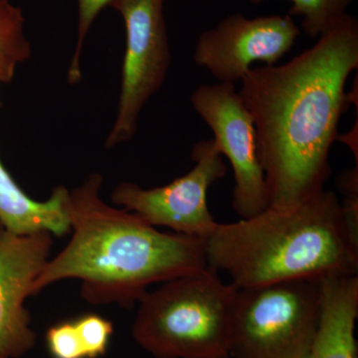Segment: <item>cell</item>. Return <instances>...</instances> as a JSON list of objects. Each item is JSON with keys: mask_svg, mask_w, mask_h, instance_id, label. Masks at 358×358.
<instances>
[{"mask_svg": "<svg viewBox=\"0 0 358 358\" xmlns=\"http://www.w3.org/2000/svg\"><path fill=\"white\" fill-rule=\"evenodd\" d=\"M193 109L214 134L234 176L232 207L248 218L268 207V187L257 148L256 129L235 85H200L190 96Z\"/></svg>", "mask_w": 358, "mask_h": 358, "instance_id": "obj_8", "label": "cell"}, {"mask_svg": "<svg viewBox=\"0 0 358 358\" xmlns=\"http://www.w3.org/2000/svg\"><path fill=\"white\" fill-rule=\"evenodd\" d=\"M357 319V275L320 280L319 322L306 358H358Z\"/></svg>", "mask_w": 358, "mask_h": 358, "instance_id": "obj_11", "label": "cell"}, {"mask_svg": "<svg viewBox=\"0 0 358 358\" xmlns=\"http://www.w3.org/2000/svg\"><path fill=\"white\" fill-rule=\"evenodd\" d=\"M236 293L209 267L162 282L136 303L134 341L155 358H231Z\"/></svg>", "mask_w": 358, "mask_h": 358, "instance_id": "obj_4", "label": "cell"}, {"mask_svg": "<svg viewBox=\"0 0 358 358\" xmlns=\"http://www.w3.org/2000/svg\"><path fill=\"white\" fill-rule=\"evenodd\" d=\"M300 35V28L289 14L247 18L233 13L199 35L193 60L219 83L235 85L253 63L278 64Z\"/></svg>", "mask_w": 358, "mask_h": 358, "instance_id": "obj_9", "label": "cell"}, {"mask_svg": "<svg viewBox=\"0 0 358 358\" xmlns=\"http://www.w3.org/2000/svg\"><path fill=\"white\" fill-rule=\"evenodd\" d=\"M320 280L237 289L230 357L306 358L319 322Z\"/></svg>", "mask_w": 358, "mask_h": 358, "instance_id": "obj_5", "label": "cell"}, {"mask_svg": "<svg viewBox=\"0 0 358 358\" xmlns=\"http://www.w3.org/2000/svg\"><path fill=\"white\" fill-rule=\"evenodd\" d=\"M74 322L86 357L100 358L106 355L114 334L113 322L96 313L80 315Z\"/></svg>", "mask_w": 358, "mask_h": 358, "instance_id": "obj_15", "label": "cell"}, {"mask_svg": "<svg viewBox=\"0 0 358 358\" xmlns=\"http://www.w3.org/2000/svg\"><path fill=\"white\" fill-rule=\"evenodd\" d=\"M1 84L4 80L0 73ZM69 192L59 185L48 199H33L14 180L0 159V226L17 236L48 233L53 237H64L71 232Z\"/></svg>", "mask_w": 358, "mask_h": 358, "instance_id": "obj_12", "label": "cell"}, {"mask_svg": "<svg viewBox=\"0 0 358 358\" xmlns=\"http://www.w3.org/2000/svg\"><path fill=\"white\" fill-rule=\"evenodd\" d=\"M102 185L103 176L92 173L70 190L72 236L45 264L33 296L78 280L90 305L131 308L154 285L207 267L204 239L162 232L133 212L106 203Z\"/></svg>", "mask_w": 358, "mask_h": 358, "instance_id": "obj_2", "label": "cell"}, {"mask_svg": "<svg viewBox=\"0 0 358 358\" xmlns=\"http://www.w3.org/2000/svg\"><path fill=\"white\" fill-rule=\"evenodd\" d=\"M192 157V169L169 185L147 189L122 181L110 193V200L155 227L206 239L218 224L209 210L207 193L226 176L227 166L213 140L195 143Z\"/></svg>", "mask_w": 358, "mask_h": 358, "instance_id": "obj_7", "label": "cell"}, {"mask_svg": "<svg viewBox=\"0 0 358 358\" xmlns=\"http://www.w3.org/2000/svg\"><path fill=\"white\" fill-rule=\"evenodd\" d=\"M25 20L11 0H0V70L13 81L18 66L31 56L26 38Z\"/></svg>", "mask_w": 358, "mask_h": 358, "instance_id": "obj_13", "label": "cell"}, {"mask_svg": "<svg viewBox=\"0 0 358 358\" xmlns=\"http://www.w3.org/2000/svg\"><path fill=\"white\" fill-rule=\"evenodd\" d=\"M166 0H112L126 26V52L122 68L117 117L105 147L128 143L136 136L141 110L164 81L171 62L164 17Z\"/></svg>", "mask_w": 358, "mask_h": 358, "instance_id": "obj_6", "label": "cell"}, {"mask_svg": "<svg viewBox=\"0 0 358 358\" xmlns=\"http://www.w3.org/2000/svg\"><path fill=\"white\" fill-rule=\"evenodd\" d=\"M358 68V21L338 26L288 63L251 68L239 95L253 119L268 207L288 209L324 189L329 154Z\"/></svg>", "mask_w": 358, "mask_h": 358, "instance_id": "obj_1", "label": "cell"}, {"mask_svg": "<svg viewBox=\"0 0 358 358\" xmlns=\"http://www.w3.org/2000/svg\"><path fill=\"white\" fill-rule=\"evenodd\" d=\"M45 341L51 358H87L74 320H63L49 327Z\"/></svg>", "mask_w": 358, "mask_h": 358, "instance_id": "obj_17", "label": "cell"}, {"mask_svg": "<svg viewBox=\"0 0 358 358\" xmlns=\"http://www.w3.org/2000/svg\"><path fill=\"white\" fill-rule=\"evenodd\" d=\"M110 1L112 0H77L78 10H79L78 38L69 69H68L67 80L70 85H75L81 81V59L85 40L96 18L100 15L106 6H110Z\"/></svg>", "mask_w": 358, "mask_h": 358, "instance_id": "obj_16", "label": "cell"}, {"mask_svg": "<svg viewBox=\"0 0 358 358\" xmlns=\"http://www.w3.org/2000/svg\"><path fill=\"white\" fill-rule=\"evenodd\" d=\"M253 4L264 0H248ZM289 15L301 16L303 31L310 38H317L333 30L348 15L353 0H289Z\"/></svg>", "mask_w": 358, "mask_h": 358, "instance_id": "obj_14", "label": "cell"}, {"mask_svg": "<svg viewBox=\"0 0 358 358\" xmlns=\"http://www.w3.org/2000/svg\"><path fill=\"white\" fill-rule=\"evenodd\" d=\"M204 242L207 267L227 275L237 289L357 275L358 247L329 190L292 208L268 207L236 222L218 223Z\"/></svg>", "mask_w": 358, "mask_h": 358, "instance_id": "obj_3", "label": "cell"}, {"mask_svg": "<svg viewBox=\"0 0 358 358\" xmlns=\"http://www.w3.org/2000/svg\"><path fill=\"white\" fill-rule=\"evenodd\" d=\"M52 246L48 233L17 236L0 226V358H21L36 345L25 303Z\"/></svg>", "mask_w": 358, "mask_h": 358, "instance_id": "obj_10", "label": "cell"}, {"mask_svg": "<svg viewBox=\"0 0 358 358\" xmlns=\"http://www.w3.org/2000/svg\"><path fill=\"white\" fill-rule=\"evenodd\" d=\"M336 186L343 194L341 213L352 243L358 247V167L345 169L338 178Z\"/></svg>", "mask_w": 358, "mask_h": 358, "instance_id": "obj_18", "label": "cell"}]
</instances>
